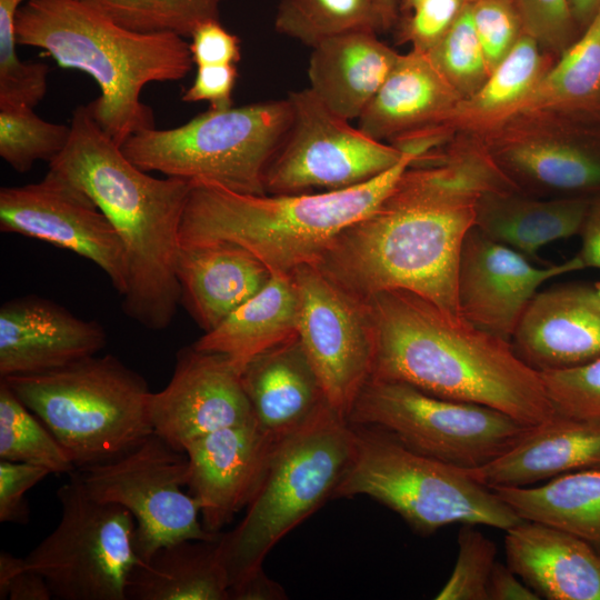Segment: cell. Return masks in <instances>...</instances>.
I'll return each instance as SVG.
<instances>
[{
    "instance_id": "30bf717a",
    "label": "cell",
    "mask_w": 600,
    "mask_h": 600,
    "mask_svg": "<svg viewBox=\"0 0 600 600\" xmlns=\"http://www.w3.org/2000/svg\"><path fill=\"white\" fill-rule=\"evenodd\" d=\"M347 420L381 429L410 449L462 470L499 458L533 427L490 407L377 378L363 384Z\"/></svg>"
},
{
    "instance_id": "cb8c5ba5",
    "label": "cell",
    "mask_w": 600,
    "mask_h": 600,
    "mask_svg": "<svg viewBox=\"0 0 600 600\" xmlns=\"http://www.w3.org/2000/svg\"><path fill=\"white\" fill-rule=\"evenodd\" d=\"M582 470H600V423L556 413L531 427L499 458L466 471L482 486L496 489L526 487Z\"/></svg>"
},
{
    "instance_id": "7a4b0ae2",
    "label": "cell",
    "mask_w": 600,
    "mask_h": 600,
    "mask_svg": "<svg viewBox=\"0 0 600 600\" xmlns=\"http://www.w3.org/2000/svg\"><path fill=\"white\" fill-rule=\"evenodd\" d=\"M364 303L374 339L370 378L490 407L528 426L557 413L539 372L517 356L510 341L407 290L382 291Z\"/></svg>"
},
{
    "instance_id": "836d02e7",
    "label": "cell",
    "mask_w": 600,
    "mask_h": 600,
    "mask_svg": "<svg viewBox=\"0 0 600 600\" xmlns=\"http://www.w3.org/2000/svg\"><path fill=\"white\" fill-rule=\"evenodd\" d=\"M0 460L39 466L54 474L77 470L52 432L1 379Z\"/></svg>"
},
{
    "instance_id": "f5cc1de1",
    "label": "cell",
    "mask_w": 600,
    "mask_h": 600,
    "mask_svg": "<svg viewBox=\"0 0 600 600\" xmlns=\"http://www.w3.org/2000/svg\"><path fill=\"white\" fill-rule=\"evenodd\" d=\"M569 6L580 33L600 11V0H569Z\"/></svg>"
},
{
    "instance_id": "74e56055",
    "label": "cell",
    "mask_w": 600,
    "mask_h": 600,
    "mask_svg": "<svg viewBox=\"0 0 600 600\" xmlns=\"http://www.w3.org/2000/svg\"><path fill=\"white\" fill-rule=\"evenodd\" d=\"M27 0H0V107H36L48 87V64L19 59L16 19Z\"/></svg>"
},
{
    "instance_id": "ee69618b",
    "label": "cell",
    "mask_w": 600,
    "mask_h": 600,
    "mask_svg": "<svg viewBox=\"0 0 600 600\" xmlns=\"http://www.w3.org/2000/svg\"><path fill=\"white\" fill-rule=\"evenodd\" d=\"M466 0H422L413 6L401 29L403 41L412 49L430 51L453 24Z\"/></svg>"
},
{
    "instance_id": "bcb514c9",
    "label": "cell",
    "mask_w": 600,
    "mask_h": 600,
    "mask_svg": "<svg viewBox=\"0 0 600 600\" xmlns=\"http://www.w3.org/2000/svg\"><path fill=\"white\" fill-rule=\"evenodd\" d=\"M190 38V52L197 67L236 64L240 60L239 38L224 29L219 20L199 24Z\"/></svg>"
},
{
    "instance_id": "e575fe53",
    "label": "cell",
    "mask_w": 600,
    "mask_h": 600,
    "mask_svg": "<svg viewBox=\"0 0 600 600\" xmlns=\"http://www.w3.org/2000/svg\"><path fill=\"white\" fill-rule=\"evenodd\" d=\"M274 26L310 47L353 30L379 31L371 0H281Z\"/></svg>"
},
{
    "instance_id": "ffe728a7",
    "label": "cell",
    "mask_w": 600,
    "mask_h": 600,
    "mask_svg": "<svg viewBox=\"0 0 600 600\" xmlns=\"http://www.w3.org/2000/svg\"><path fill=\"white\" fill-rule=\"evenodd\" d=\"M107 342L103 327L38 296L0 307V378L37 374L96 356Z\"/></svg>"
},
{
    "instance_id": "8d00e7d4",
    "label": "cell",
    "mask_w": 600,
    "mask_h": 600,
    "mask_svg": "<svg viewBox=\"0 0 600 600\" xmlns=\"http://www.w3.org/2000/svg\"><path fill=\"white\" fill-rule=\"evenodd\" d=\"M70 126L48 122L28 106L0 107V156L16 171L51 162L67 146Z\"/></svg>"
},
{
    "instance_id": "f546056e",
    "label": "cell",
    "mask_w": 600,
    "mask_h": 600,
    "mask_svg": "<svg viewBox=\"0 0 600 600\" xmlns=\"http://www.w3.org/2000/svg\"><path fill=\"white\" fill-rule=\"evenodd\" d=\"M218 538L187 539L159 548L131 570L127 600H229Z\"/></svg>"
},
{
    "instance_id": "2e32d148",
    "label": "cell",
    "mask_w": 600,
    "mask_h": 600,
    "mask_svg": "<svg viewBox=\"0 0 600 600\" xmlns=\"http://www.w3.org/2000/svg\"><path fill=\"white\" fill-rule=\"evenodd\" d=\"M0 231L86 258L121 297L127 291L128 262L117 231L86 192L51 170L41 181L0 189Z\"/></svg>"
},
{
    "instance_id": "1f68e13d",
    "label": "cell",
    "mask_w": 600,
    "mask_h": 600,
    "mask_svg": "<svg viewBox=\"0 0 600 600\" xmlns=\"http://www.w3.org/2000/svg\"><path fill=\"white\" fill-rule=\"evenodd\" d=\"M492 490L521 519L571 533L600 552V470L562 474L537 488Z\"/></svg>"
},
{
    "instance_id": "11a10c76",
    "label": "cell",
    "mask_w": 600,
    "mask_h": 600,
    "mask_svg": "<svg viewBox=\"0 0 600 600\" xmlns=\"http://www.w3.org/2000/svg\"><path fill=\"white\" fill-rule=\"evenodd\" d=\"M422 0H401L400 7L403 10H410L413 6L421 2Z\"/></svg>"
},
{
    "instance_id": "f35d334b",
    "label": "cell",
    "mask_w": 600,
    "mask_h": 600,
    "mask_svg": "<svg viewBox=\"0 0 600 600\" xmlns=\"http://www.w3.org/2000/svg\"><path fill=\"white\" fill-rule=\"evenodd\" d=\"M427 53L462 99L473 94L490 76L469 3Z\"/></svg>"
},
{
    "instance_id": "9f6ffc18",
    "label": "cell",
    "mask_w": 600,
    "mask_h": 600,
    "mask_svg": "<svg viewBox=\"0 0 600 600\" xmlns=\"http://www.w3.org/2000/svg\"><path fill=\"white\" fill-rule=\"evenodd\" d=\"M593 287H594L596 292H597V294H598V297H599V299H600V281L594 282V283H593Z\"/></svg>"
},
{
    "instance_id": "7402d4cb",
    "label": "cell",
    "mask_w": 600,
    "mask_h": 600,
    "mask_svg": "<svg viewBox=\"0 0 600 600\" xmlns=\"http://www.w3.org/2000/svg\"><path fill=\"white\" fill-rule=\"evenodd\" d=\"M508 567L540 598L600 600V552L576 536L522 520L506 530Z\"/></svg>"
},
{
    "instance_id": "5bb4252c",
    "label": "cell",
    "mask_w": 600,
    "mask_h": 600,
    "mask_svg": "<svg viewBox=\"0 0 600 600\" xmlns=\"http://www.w3.org/2000/svg\"><path fill=\"white\" fill-rule=\"evenodd\" d=\"M479 138L522 193L600 197V117L520 114Z\"/></svg>"
},
{
    "instance_id": "4316f807",
    "label": "cell",
    "mask_w": 600,
    "mask_h": 600,
    "mask_svg": "<svg viewBox=\"0 0 600 600\" xmlns=\"http://www.w3.org/2000/svg\"><path fill=\"white\" fill-rule=\"evenodd\" d=\"M376 32L353 30L312 47L309 89L331 111L347 120L360 117L400 56L380 41Z\"/></svg>"
},
{
    "instance_id": "44dd1931",
    "label": "cell",
    "mask_w": 600,
    "mask_h": 600,
    "mask_svg": "<svg viewBox=\"0 0 600 600\" xmlns=\"http://www.w3.org/2000/svg\"><path fill=\"white\" fill-rule=\"evenodd\" d=\"M511 344L538 372L573 368L600 357V299L593 284L570 282L538 291Z\"/></svg>"
},
{
    "instance_id": "d590c367",
    "label": "cell",
    "mask_w": 600,
    "mask_h": 600,
    "mask_svg": "<svg viewBox=\"0 0 600 600\" xmlns=\"http://www.w3.org/2000/svg\"><path fill=\"white\" fill-rule=\"evenodd\" d=\"M117 23L138 32L191 37L194 29L218 20L222 0H83Z\"/></svg>"
},
{
    "instance_id": "d6986e66",
    "label": "cell",
    "mask_w": 600,
    "mask_h": 600,
    "mask_svg": "<svg viewBox=\"0 0 600 600\" xmlns=\"http://www.w3.org/2000/svg\"><path fill=\"white\" fill-rule=\"evenodd\" d=\"M278 443L251 423L211 432L184 448L188 492L208 532L220 533L249 504Z\"/></svg>"
},
{
    "instance_id": "ab89813d",
    "label": "cell",
    "mask_w": 600,
    "mask_h": 600,
    "mask_svg": "<svg viewBox=\"0 0 600 600\" xmlns=\"http://www.w3.org/2000/svg\"><path fill=\"white\" fill-rule=\"evenodd\" d=\"M493 541L473 524H462L458 534V556L451 576L437 600H489L488 583L497 562Z\"/></svg>"
},
{
    "instance_id": "681fc988",
    "label": "cell",
    "mask_w": 600,
    "mask_h": 600,
    "mask_svg": "<svg viewBox=\"0 0 600 600\" xmlns=\"http://www.w3.org/2000/svg\"><path fill=\"white\" fill-rule=\"evenodd\" d=\"M579 236L581 237V247L572 257L578 270L600 269V197L591 199Z\"/></svg>"
},
{
    "instance_id": "4dcf8cb0",
    "label": "cell",
    "mask_w": 600,
    "mask_h": 600,
    "mask_svg": "<svg viewBox=\"0 0 600 600\" xmlns=\"http://www.w3.org/2000/svg\"><path fill=\"white\" fill-rule=\"evenodd\" d=\"M546 51L523 33L486 82L442 123L453 134L483 137L507 122L550 68Z\"/></svg>"
},
{
    "instance_id": "ba28073f",
    "label": "cell",
    "mask_w": 600,
    "mask_h": 600,
    "mask_svg": "<svg viewBox=\"0 0 600 600\" xmlns=\"http://www.w3.org/2000/svg\"><path fill=\"white\" fill-rule=\"evenodd\" d=\"M351 427L353 453L333 499L367 496L422 536L453 523L506 531L523 520L466 470L417 452L381 429Z\"/></svg>"
},
{
    "instance_id": "9a60e30c",
    "label": "cell",
    "mask_w": 600,
    "mask_h": 600,
    "mask_svg": "<svg viewBox=\"0 0 600 600\" xmlns=\"http://www.w3.org/2000/svg\"><path fill=\"white\" fill-rule=\"evenodd\" d=\"M290 276L299 300V341L328 404L347 420L373 369L374 339L366 303L313 263L298 267Z\"/></svg>"
},
{
    "instance_id": "b9f144b4",
    "label": "cell",
    "mask_w": 600,
    "mask_h": 600,
    "mask_svg": "<svg viewBox=\"0 0 600 600\" xmlns=\"http://www.w3.org/2000/svg\"><path fill=\"white\" fill-rule=\"evenodd\" d=\"M469 7L491 73L524 33L523 24L513 0H476Z\"/></svg>"
},
{
    "instance_id": "f6af8a7d",
    "label": "cell",
    "mask_w": 600,
    "mask_h": 600,
    "mask_svg": "<svg viewBox=\"0 0 600 600\" xmlns=\"http://www.w3.org/2000/svg\"><path fill=\"white\" fill-rule=\"evenodd\" d=\"M50 471L46 468L0 460V522L26 524L29 507L26 493L42 481Z\"/></svg>"
},
{
    "instance_id": "277c9868",
    "label": "cell",
    "mask_w": 600,
    "mask_h": 600,
    "mask_svg": "<svg viewBox=\"0 0 600 600\" xmlns=\"http://www.w3.org/2000/svg\"><path fill=\"white\" fill-rule=\"evenodd\" d=\"M16 28L18 44L41 49L61 68L94 80L100 96L88 106L120 147L154 128L152 110L141 100L143 88L181 80L193 64L183 37L130 30L83 0H27Z\"/></svg>"
},
{
    "instance_id": "7c38bea8",
    "label": "cell",
    "mask_w": 600,
    "mask_h": 600,
    "mask_svg": "<svg viewBox=\"0 0 600 600\" xmlns=\"http://www.w3.org/2000/svg\"><path fill=\"white\" fill-rule=\"evenodd\" d=\"M97 500L128 509L136 520V548L147 561L161 547L187 539L213 540L187 491L188 457L154 432L110 460L77 469Z\"/></svg>"
},
{
    "instance_id": "60d3db41",
    "label": "cell",
    "mask_w": 600,
    "mask_h": 600,
    "mask_svg": "<svg viewBox=\"0 0 600 600\" xmlns=\"http://www.w3.org/2000/svg\"><path fill=\"white\" fill-rule=\"evenodd\" d=\"M539 374L558 414L600 423V357L578 367Z\"/></svg>"
},
{
    "instance_id": "9c48e42d",
    "label": "cell",
    "mask_w": 600,
    "mask_h": 600,
    "mask_svg": "<svg viewBox=\"0 0 600 600\" xmlns=\"http://www.w3.org/2000/svg\"><path fill=\"white\" fill-rule=\"evenodd\" d=\"M287 99L211 109L182 126L136 132L121 146L146 172L266 194L264 176L291 122Z\"/></svg>"
},
{
    "instance_id": "83f0119b",
    "label": "cell",
    "mask_w": 600,
    "mask_h": 600,
    "mask_svg": "<svg viewBox=\"0 0 600 600\" xmlns=\"http://www.w3.org/2000/svg\"><path fill=\"white\" fill-rule=\"evenodd\" d=\"M592 198H542L514 189L490 190L476 206L474 227L530 260L548 243L579 236Z\"/></svg>"
},
{
    "instance_id": "c3c4849f",
    "label": "cell",
    "mask_w": 600,
    "mask_h": 600,
    "mask_svg": "<svg viewBox=\"0 0 600 600\" xmlns=\"http://www.w3.org/2000/svg\"><path fill=\"white\" fill-rule=\"evenodd\" d=\"M237 78L236 64L198 66L194 80L181 99L184 102L207 101L211 109L229 108Z\"/></svg>"
},
{
    "instance_id": "52a82bcc",
    "label": "cell",
    "mask_w": 600,
    "mask_h": 600,
    "mask_svg": "<svg viewBox=\"0 0 600 600\" xmlns=\"http://www.w3.org/2000/svg\"><path fill=\"white\" fill-rule=\"evenodd\" d=\"M0 379L52 432L77 469L116 458L153 433L148 382L112 354Z\"/></svg>"
},
{
    "instance_id": "e0dca14e",
    "label": "cell",
    "mask_w": 600,
    "mask_h": 600,
    "mask_svg": "<svg viewBox=\"0 0 600 600\" xmlns=\"http://www.w3.org/2000/svg\"><path fill=\"white\" fill-rule=\"evenodd\" d=\"M148 414L153 432L180 451L211 432L256 423L241 371L193 344L178 351L168 384L151 391Z\"/></svg>"
},
{
    "instance_id": "484cf974",
    "label": "cell",
    "mask_w": 600,
    "mask_h": 600,
    "mask_svg": "<svg viewBox=\"0 0 600 600\" xmlns=\"http://www.w3.org/2000/svg\"><path fill=\"white\" fill-rule=\"evenodd\" d=\"M427 52L400 54L390 74L358 118V128L389 143L442 124L461 100Z\"/></svg>"
},
{
    "instance_id": "816d5d0a",
    "label": "cell",
    "mask_w": 600,
    "mask_h": 600,
    "mask_svg": "<svg viewBox=\"0 0 600 600\" xmlns=\"http://www.w3.org/2000/svg\"><path fill=\"white\" fill-rule=\"evenodd\" d=\"M286 596L282 587L266 574L263 567L229 588V600H281Z\"/></svg>"
},
{
    "instance_id": "7bdbcfd3",
    "label": "cell",
    "mask_w": 600,
    "mask_h": 600,
    "mask_svg": "<svg viewBox=\"0 0 600 600\" xmlns=\"http://www.w3.org/2000/svg\"><path fill=\"white\" fill-rule=\"evenodd\" d=\"M524 32L559 57L580 34L569 0H513Z\"/></svg>"
},
{
    "instance_id": "d6a6232c",
    "label": "cell",
    "mask_w": 600,
    "mask_h": 600,
    "mask_svg": "<svg viewBox=\"0 0 600 600\" xmlns=\"http://www.w3.org/2000/svg\"><path fill=\"white\" fill-rule=\"evenodd\" d=\"M529 113L600 117V11L559 54L512 118Z\"/></svg>"
},
{
    "instance_id": "6f0895ef",
    "label": "cell",
    "mask_w": 600,
    "mask_h": 600,
    "mask_svg": "<svg viewBox=\"0 0 600 600\" xmlns=\"http://www.w3.org/2000/svg\"><path fill=\"white\" fill-rule=\"evenodd\" d=\"M466 1H467L468 3H470V2H473V1H476V0H466Z\"/></svg>"
},
{
    "instance_id": "8fae6325",
    "label": "cell",
    "mask_w": 600,
    "mask_h": 600,
    "mask_svg": "<svg viewBox=\"0 0 600 600\" xmlns=\"http://www.w3.org/2000/svg\"><path fill=\"white\" fill-rule=\"evenodd\" d=\"M57 496V527L26 557L57 600H127L128 577L141 562L136 520L124 507L93 498L77 470Z\"/></svg>"
},
{
    "instance_id": "4fadbf2b",
    "label": "cell",
    "mask_w": 600,
    "mask_h": 600,
    "mask_svg": "<svg viewBox=\"0 0 600 600\" xmlns=\"http://www.w3.org/2000/svg\"><path fill=\"white\" fill-rule=\"evenodd\" d=\"M291 122L269 163L267 193L347 189L383 173L404 156L323 104L308 88L290 92Z\"/></svg>"
},
{
    "instance_id": "6da1fadb",
    "label": "cell",
    "mask_w": 600,
    "mask_h": 600,
    "mask_svg": "<svg viewBox=\"0 0 600 600\" xmlns=\"http://www.w3.org/2000/svg\"><path fill=\"white\" fill-rule=\"evenodd\" d=\"M481 194L438 170L408 168L382 204L337 234L313 264L361 301L407 290L461 318L458 264Z\"/></svg>"
},
{
    "instance_id": "5b68a950",
    "label": "cell",
    "mask_w": 600,
    "mask_h": 600,
    "mask_svg": "<svg viewBox=\"0 0 600 600\" xmlns=\"http://www.w3.org/2000/svg\"><path fill=\"white\" fill-rule=\"evenodd\" d=\"M414 161L406 154L363 183L334 191L251 194L191 181L180 244L226 241L256 256L271 274L314 263L344 228L374 212Z\"/></svg>"
},
{
    "instance_id": "3957f363",
    "label": "cell",
    "mask_w": 600,
    "mask_h": 600,
    "mask_svg": "<svg viewBox=\"0 0 600 600\" xmlns=\"http://www.w3.org/2000/svg\"><path fill=\"white\" fill-rule=\"evenodd\" d=\"M70 138L49 162L98 206L122 241L128 262L124 313L159 331L180 304L177 259L191 181L156 178L138 168L94 120L88 104L72 113Z\"/></svg>"
},
{
    "instance_id": "ac0fdd59",
    "label": "cell",
    "mask_w": 600,
    "mask_h": 600,
    "mask_svg": "<svg viewBox=\"0 0 600 600\" xmlns=\"http://www.w3.org/2000/svg\"><path fill=\"white\" fill-rule=\"evenodd\" d=\"M579 271L573 258L536 266L517 250L477 227L467 233L458 264L457 298L462 319L511 342L517 326L541 284Z\"/></svg>"
},
{
    "instance_id": "d4e9b609",
    "label": "cell",
    "mask_w": 600,
    "mask_h": 600,
    "mask_svg": "<svg viewBox=\"0 0 600 600\" xmlns=\"http://www.w3.org/2000/svg\"><path fill=\"white\" fill-rule=\"evenodd\" d=\"M241 378L256 424L277 442L301 429L328 404L299 338L252 359Z\"/></svg>"
},
{
    "instance_id": "db71d44e",
    "label": "cell",
    "mask_w": 600,
    "mask_h": 600,
    "mask_svg": "<svg viewBox=\"0 0 600 600\" xmlns=\"http://www.w3.org/2000/svg\"><path fill=\"white\" fill-rule=\"evenodd\" d=\"M379 23V31L390 29L398 19L401 0H371Z\"/></svg>"
},
{
    "instance_id": "7dc6e473",
    "label": "cell",
    "mask_w": 600,
    "mask_h": 600,
    "mask_svg": "<svg viewBox=\"0 0 600 600\" xmlns=\"http://www.w3.org/2000/svg\"><path fill=\"white\" fill-rule=\"evenodd\" d=\"M51 600L46 579L27 568L24 558L0 552V600Z\"/></svg>"
},
{
    "instance_id": "f1b7e54d",
    "label": "cell",
    "mask_w": 600,
    "mask_h": 600,
    "mask_svg": "<svg viewBox=\"0 0 600 600\" xmlns=\"http://www.w3.org/2000/svg\"><path fill=\"white\" fill-rule=\"evenodd\" d=\"M299 300L291 276L267 284L193 346L228 357L242 372L259 354L298 338Z\"/></svg>"
},
{
    "instance_id": "603a6c76",
    "label": "cell",
    "mask_w": 600,
    "mask_h": 600,
    "mask_svg": "<svg viewBox=\"0 0 600 600\" xmlns=\"http://www.w3.org/2000/svg\"><path fill=\"white\" fill-rule=\"evenodd\" d=\"M180 303L210 331L260 291L270 270L247 249L226 241L181 246L176 268Z\"/></svg>"
},
{
    "instance_id": "8992f818",
    "label": "cell",
    "mask_w": 600,
    "mask_h": 600,
    "mask_svg": "<svg viewBox=\"0 0 600 600\" xmlns=\"http://www.w3.org/2000/svg\"><path fill=\"white\" fill-rule=\"evenodd\" d=\"M352 453V427L329 404L276 446L246 516L218 538L229 588L262 568L288 532L333 498Z\"/></svg>"
},
{
    "instance_id": "f907efd6",
    "label": "cell",
    "mask_w": 600,
    "mask_h": 600,
    "mask_svg": "<svg viewBox=\"0 0 600 600\" xmlns=\"http://www.w3.org/2000/svg\"><path fill=\"white\" fill-rule=\"evenodd\" d=\"M517 577L508 564L496 562L488 583L489 600H539L540 596Z\"/></svg>"
}]
</instances>
